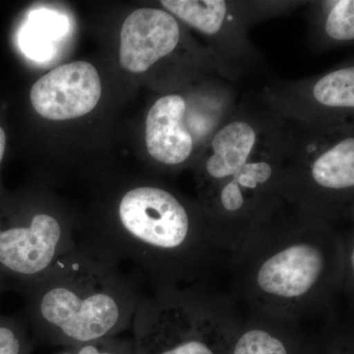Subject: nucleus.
<instances>
[{
  "instance_id": "9",
  "label": "nucleus",
  "mask_w": 354,
  "mask_h": 354,
  "mask_svg": "<svg viewBox=\"0 0 354 354\" xmlns=\"http://www.w3.org/2000/svg\"><path fill=\"white\" fill-rule=\"evenodd\" d=\"M160 6L199 34L215 62L218 77L232 83L256 71L262 57L248 36L258 21L288 12L286 1L162 0Z\"/></svg>"
},
{
  "instance_id": "15",
  "label": "nucleus",
  "mask_w": 354,
  "mask_h": 354,
  "mask_svg": "<svg viewBox=\"0 0 354 354\" xmlns=\"http://www.w3.org/2000/svg\"><path fill=\"white\" fill-rule=\"evenodd\" d=\"M304 354H354L353 314L344 312L322 324Z\"/></svg>"
},
{
  "instance_id": "7",
  "label": "nucleus",
  "mask_w": 354,
  "mask_h": 354,
  "mask_svg": "<svg viewBox=\"0 0 354 354\" xmlns=\"http://www.w3.org/2000/svg\"><path fill=\"white\" fill-rule=\"evenodd\" d=\"M237 104L232 83L211 77L160 95L144 120V148L162 171L191 169Z\"/></svg>"
},
{
  "instance_id": "1",
  "label": "nucleus",
  "mask_w": 354,
  "mask_h": 354,
  "mask_svg": "<svg viewBox=\"0 0 354 354\" xmlns=\"http://www.w3.org/2000/svg\"><path fill=\"white\" fill-rule=\"evenodd\" d=\"M102 200L77 223V246L100 259L127 264L152 290L215 281L228 255L218 246L196 198L152 179H135Z\"/></svg>"
},
{
  "instance_id": "6",
  "label": "nucleus",
  "mask_w": 354,
  "mask_h": 354,
  "mask_svg": "<svg viewBox=\"0 0 354 354\" xmlns=\"http://www.w3.org/2000/svg\"><path fill=\"white\" fill-rule=\"evenodd\" d=\"M243 316L215 281L152 290L133 318V354H225Z\"/></svg>"
},
{
  "instance_id": "17",
  "label": "nucleus",
  "mask_w": 354,
  "mask_h": 354,
  "mask_svg": "<svg viewBox=\"0 0 354 354\" xmlns=\"http://www.w3.org/2000/svg\"><path fill=\"white\" fill-rule=\"evenodd\" d=\"M57 354H133L132 339H123L116 335L77 346H66Z\"/></svg>"
},
{
  "instance_id": "5",
  "label": "nucleus",
  "mask_w": 354,
  "mask_h": 354,
  "mask_svg": "<svg viewBox=\"0 0 354 354\" xmlns=\"http://www.w3.org/2000/svg\"><path fill=\"white\" fill-rule=\"evenodd\" d=\"M286 120L279 183L283 201L337 230L353 227V120L312 124Z\"/></svg>"
},
{
  "instance_id": "14",
  "label": "nucleus",
  "mask_w": 354,
  "mask_h": 354,
  "mask_svg": "<svg viewBox=\"0 0 354 354\" xmlns=\"http://www.w3.org/2000/svg\"><path fill=\"white\" fill-rule=\"evenodd\" d=\"M306 21L307 39L313 50H329L353 44V0L309 2Z\"/></svg>"
},
{
  "instance_id": "18",
  "label": "nucleus",
  "mask_w": 354,
  "mask_h": 354,
  "mask_svg": "<svg viewBox=\"0 0 354 354\" xmlns=\"http://www.w3.org/2000/svg\"><path fill=\"white\" fill-rule=\"evenodd\" d=\"M344 234V288L342 298L346 308L353 312L354 299V227L342 230Z\"/></svg>"
},
{
  "instance_id": "16",
  "label": "nucleus",
  "mask_w": 354,
  "mask_h": 354,
  "mask_svg": "<svg viewBox=\"0 0 354 354\" xmlns=\"http://www.w3.org/2000/svg\"><path fill=\"white\" fill-rule=\"evenodd\" d=\"M29 330L22 316H0V354H30Z\"/></svg>"
},
{
  "instance_id": "12",
  "label": "nucleus",
  "mask_w": 354,
  "mask_h": 354,
  "mask_svg": "<svg viewBox=\"0 0 354 354\" xmlns=\"http://www.w3.org/2000/svg\"><path fill=\"white\" fill-rule=\"evenodd\" d=\"M102 94L101 77L94 65L74 62L51 70L34 83L30 102L44 120H72L94 111Z\"/></svg>"
},
{
  "instance_id": "4",
  "label": "nucleus",
  "mask_w": 354,
  "mask_h": 354,
  "mask_svg": "<svg viewBox=\"0 0 354 354\" xmlns=\"http://www.w3.org/2000/svg\"><path fill=\"white\" fill-rule=\"evenodd\" d=\"M18 291L36 341L64 348L129 329L145 295L136 276L78 246Z\"/></svg>"
},
{
  "instance_id": "3",
  "label": "nucleus",
  "mask_w": 354,
  "mask_h": 354,
  "mask_svg": "<svg viewBox=\"0 0 354 354\" xmlns=\"http://www.w3.org/2000/svg\"><path fill=\"white\" fill-rule=\"evenodd\" d=\"M288 127L259 97L242 100L212 135L193 165L196 200L223 252L283 203L281 171Z\"/></svg>"
},
{
  "instance_id": "20",
  "label": "nucleus",
  "mask_w": 354,
  "mask_h": 354,
  "mask_svg": "<svg viewBox=\"0 0 354 354\" xmlns=\"http://www.w3.org/2000/svg\"><path fill=\"white\" fill-rule=\"evenodd\" d=\"M2 290H3V286H2L1 283H0V292H1Z\"/></svg>"
},
{
  "instance_id": "13",
  "label": "nucleus",
  "mask_w": 354,
  "mask_h": 354,
  "mask_svg": "<svg viewBox=\"0 0 354 354\" xmlns=\"http://www.w3.org/2000/svg\"><path fill=\"white\" fill-rule=\"evenodd\" d=\"M324 322H297L244 310L241 326L225 354H304Z\"/></svg>"
},
{
  "instance_id": "10",
  "label": "nucleus",
  "mask_w": 354,
  "mask_h": 354,
  "mask_svg": "<svg viewBox=\"0 0 354 354\" xmlns=\"http://www.w3.org/2000/svg\"><path fill=\"white\" fill-rule=\"evenodd\" d=\"M118 60L130 75L144 77L171 65L190 80L218 77L206 46L162 8L140 7L121 25Z\"/></svg>"
},
{
  "instance_id": "11",
  "label": "nucleus",
  "mask_w": 354,
  "mask_h": 354,
  "mask_svg": "<svg viewBox=\"0 0 354 354\" xmlns=\"http://www.w3.org/2000/svg\"><path fill=\"white\" fill-rule=\"evenodd\" d=\"M259 97L279 115L295 122L334 123L354 118L353 60L325 73L297 81H272Z\"/></svg>"
},
{
  "instance_id": "2",
  "label": "nucleus",
  "mask_w": 354,
  "mask_h": 354,
  "mask_svg": "<svg viewBox=\"0 0 354 354\" xmlns=\"http://www.w3.org/2000/svg\"><path fill=\"white\" fill-rule=\"evenodd\" d=\"M342 230L283 201L228 255L227 290L243 310L297 322L348 311Z\"/></svg>"
},
{
  "instance_id": "8",
  "label": "nucleus",
  "mask_w": 354,
  "mask_h": 354,
  "mask_svg": "<svg viewBox=\"0 0 354 354\" xmlns=\"http://www.w3.org/2000/svg\"><path fill=\"white\" fill-rule=\"evenodd\" d=\"M78 221L51 198L32 192L0 198V283L19 290L77 248Z\"/></svg>"
},
{
  "instance_id": "19",
  "label": "nucleus",
  "mask_w": 354,
  "mask_h": 354,
  "mask_svg": "<svg viewBox=\"0 0 354 354\" xmlns=\"http://www.w3.org/2000/svg\"><path fill=\"white\" fill-rule=\"evenodd\" d=\"M7 148V135L6 129L0 124V167L3 162L4 157H6ZM6 193L2 190L1 185H0V198L3 196Z\"/></svg>"
}]
</instances>
